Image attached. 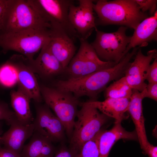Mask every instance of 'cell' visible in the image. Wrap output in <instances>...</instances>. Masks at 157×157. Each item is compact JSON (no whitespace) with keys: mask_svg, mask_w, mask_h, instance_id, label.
Segmentation results:
<instances>
[{"mask_svg":"<svg viewBox=\"0 0 157 157\" xmlns=\"http://www.w3.org/2000/svg\"><path fill=\"white\" fill-rule=\"evenodd\" d=\"M29 142L24 145L21 157H53L56 152L52 142L34 131Z\"/></svg>","mask_w":157,"mask_h":157,"instance_id":"20","label":"cell"},{"mask_svg":"<svg viewBox=\"0 0 157 157\" xmlns=\"http://www.w3.org/2000/svg\"><path fill=\"white\" fill-rule=\"evenodd\" d=\"M48 44L42 48L35 59L29 60L34 72L45 78H50L64 71L61 64L51 52Z\"/></svg>","mask_w":157,"mask_h":157,"instance_id":"14","label":"cell"},{"mask_svg":"<svg viewBox=\"0 0 157 157\" xmlns=\"http://www.w3.org/2000/svg\"><path fill=\"white\" fill-rule=\"evenodd\" d=\"M35 103L36 115L32 123L34 131L52 142L62 141L64 139L65 133L62 122L46 104Z\"/></svg>","mask_w":157,"mask_h":157,"instance_id":"9","label":"cell"},{"mask_svg":"<svg viewBox=\"0 0 157 157\" xmlns=\"http://www.w3.org/2000/svg\"><path fill=\"white\" fill-rule=\"evenodd\" d=\"M120 72L116 66L96 71L84 77L57 81L56 88L72 93L76 98L87 96L95 100L110 82L118 79Z\"/></svg>","mask_w":157,"mask_h":157,"instance_id":"3","label":"cell"},{"mask_svg":"<svg viewBox=\"0 0 157 157\" xmlns=\"http://www.w3.org/2000/svg\"><path fill=\"white\" fill-rule=\"evenodd\" d=\"M79 39L80 42V46L77 53L80 56L90 61L101 65L106 64L109 62L101 60L87 39L82 38H79Z\"/></svg>","mask_w":157,"mask_h":157,"instance_id":"25","label":"cell"},{"mask_svg":"<svg viewBox=\"0 0 157 157\" xmlns=\"http://www.w3.org/2000/svg\"><path fill=\"white\" fill-rule=\"evenodd\" d=\"M0 157H2L0 154Z\"/></svg>","mask_w":157,"mask_h":157,"instance_id":"35","label":"cell"},{"mask_svg":"<svg viewBox=\"0 0 157 157\" xmlns=\"http://www.w3.org/2000/svg\"><path fill=\"white\" fill-rule=\"evenodd\" d=\"M17 83L16 72L7 61L0 66V86L9 87Z\"/></svg>","mask_w":157,"mask_h":157,"instance_id":"26","label":"cell"},{"mask_svg":"<svg viewBox=\"0 0 157 157\" xmlns=\"http://www.w3.org/2000/svg\"><path fill=\"white\" fill-rule=\"evenodd\" d=\"M143 151L149 157H157V146H154L149 142Z\"/></svg>","mask_w":157,"mask_h":157,"instance_id":"32","label":"cell"},{"mask_svg":"<svg viewBox=\"0 0 157 157\" xmlns=\"http://www.w3.org/2000/svg\"><path fill=\"white\" fill-rule=\"evenodd\" d=\"M103 131L101 129L94 137L85 143L75 157H99V141Z\"/></svg>","mask_w":157,"mask_h":157,"instance_id":"24","label":"cell"},{"mask_svg":"<svg viewBox=\"0 0 157 157\" xmlns=\"http://www.w3.org/2000/svg\"><path fill=\"white\" fill-rule=\"evenodd\" d=\"M10 95L11 106L19 121L25 125L32 123L34 118L30 109L29 97L19 88L11 90Z\"/></svg>","mask_w":157,"mask_h":157,"instance_id":"21","label":"cell"},{"mask_svg":"<svg viewBox=\"0 0 157 157\" xmlns=\"http://www.w3.org/2000/svg\"><path fill=\"white\" fill-rule=\"evenodd\" d=\"M133 62L130 63L125 73L124 77L131 88L141 92L146 88L145 81L148 74L150 63L156 56V50L149 51L144 55L139 48Z\"/></svg>","mask_w":157,"mask_h":157,"instance_id":"11","label":"cell"},{"mask_svg":"<svg viewBox=\"0 0 157 157\" xmlns=\"http://www.w3.org/2000/svg\"><path fill=\"white\" fill-rule=\"evenodd\" d=\"M130 98H107L104 101L90 100L84 103L93 107L108 117L121 122L127 119Z\"/></svg>","mask_w":157,"mask_h":157,"instance_id":"17","label":"cell"},{"mask_svg":"<svg viewBox=\"0 0 157 157\" xmlns=\"http://www.w3.org/2000/svg\"><path fill=\"white\" fill-rule=\"evenodd\" d=\"M50 30L51 38L48 44L49 49L65 70L76 50L74 40L60 27L51 28Z\"/></svg>","mask_w":157,"mask_h":157,"instance_id":"12","label":"cell"},{"mask_svg":"<svg viewBox=\"0 0 157 157\" xmlns=\"http://www.w3.org/2000/svg\"><path fill=\"white\" fill-rule=\"evenodd\" d=\"M80 105L81 107L77 113V119L74 124L69 147L76 154L85 143L101 129L109 117L84 102Z\"/></svg>","mask_w":157,"mask_h":157,"instance_id":"5","label":"cell"},{"mask_svg":"<svg viewBox=\"0 0 157 157\" xmlns=\"http://www.w3.org/2000/svg\"><path fill=\"white\" fill-rule=\"evenodd\" d=\"M50 28V24L40 16L27 0H14L7 14L3 29L1 31L14 32Z\"/></svg>","mask_w":157,"mask_h":157,"instance_id":"7","label":"cell"},{"mask_svg":"<svg viewBox=\"0 0 157 157\" xmlns=\"http://www.w3.org/2000/svg\"><path fill=\"white\" fill-rule=\"evenodd\" d=\"M148 83H157V58L154 59L150 64L146 78Z\"/></svg>","mask_w":157,"mask_h":157,"instance_id":"30","label":"cell"},{"mask_svg":"<svg viewBox=\"0 0 157 157\" xmlns=\"http://www.w3.org/2000/svg\"><path fill=\"white\" fill-rule=\"evenodd\" d=\"M0 154L2 157H21L20 156L1 147H0Z\"/></svg>","mask_w":157,"mask_h":157,"instance_id":"33","label":"cell"},{"mask_svg":"<svg viewBox=\"0 0 157 157\" xmlns=\"http://www.w3.org/2000/svg\"><path fill=\"white\" fill-rule=\"evenodd\" d=\"M127 28L122 26L117 31L110 33L95 29V38L90 44L101 60L117 64L125 56L131 38L126 34Z\"/></svg>","mask_w":157,"mask_h":157,"instance_id":"6","label":"cell"},{"mask_svg":"<svg viewBox=\"0 0 157 157\" xmlns=\"http://www.w3.org/2000/svg\"><path fill=\"white\" fill-rule=\"evenodd\" d=\"M116 64L110 62L106 64H99L85 59L76 53L71 60L64 72L68 75V79H76L111 67Z\"/></svg>","mask_w":157,"mask_h":157,"instance_id":"19","label":"cell"},{"mask_svg":"<svg viewBox=\"0 0 157 157\" xmlns=\"http://www.w3.org/2000/svg\"><path fill=\"white\" fill-rule=\"evenodd\" d=\"M70 23L76 31L78 38L87 39L93 30L89 27L81 6H76L74 3L70 6L69 11Z\"/></svg>","mask_w":157,"mask_h":157,"instance_id":"22","label":"cell"},{"mask_svg":"<svg viewBox=\"0 0 157 157\" xmlns=\"http://www.w3.org/2000/svg\"><path fill=\"white\" fill-rule=\"evenodd\" d=\"M76 153L69 148L62 146L55 153L53 157H75Z\"/></svg>","mask_w":157,"mask_h":157,"instance_id":"31","label":"cell"},{"mask_svg":"<svg viewBox=\"0 0 157 157\" xmlns=\"http://www.w3.org/2000/svg\"><path fill=\"white\" fill-rule=\"evenodd\" d=\"M3 124L2 122L0 121V147L2 145L1 136L3 134V131L2 129Z\"/></svg>","mask_w":157,"mask_h":157,"instance_id":"34","label":"cell"},{"mask_svg":"<svg viewBox=\"0 0 157 157\" xmlns=\"http://www.w3.org/2000/svg\"><path fill=\"white\" fill-rule=\"evenodd\" d=\"M29 3L51 28L59 26L74 40L78 38L76 32L70 23L69 11L72 0H27Z\"/></svg>","mask_w":157,"mask_h":157,"instance_id":"8","label":"cell"},{"mask_svg":"<svg viewBox=\"0 0 157 157\" xmlns=\"http://www.w3.org/2000/svg\"><path fill=\"white\" fill-rule=\"evenodd\" d=\"M142 92L144 98H148L157 101V83H148Z\"/></svg>","mask_w":157,"mask_h":157,"instance_id":"29","label":"cell"},{"mask_svg":"<svg viewBox=\"0 0 157 157\" xmlns=\"http://www.w3.org/2000/svg\"><path fill=\"white\" fill-rule=\"evenodd\" d=\"M98 19L96 24L120 25L134 29L148 17L135 0H99L93 5Z\"/></svg>","mask_w":157,"mask_h":157,"instance_id":"1","label":"cell"},{"mask_svg":"<svg viewBox=\"0 0 157 157\" xmlns=\"http://www.w3.org/2000/svg\"><path fill=\"white\" fill-rule=\"evenodd\" d=\"M104 90L106 98H130L133 91L124 76L114 81Z\"/></svg>","mask_w":157,"mask_h":157,"instance_id":"23","label":"cell"},{"mask_svg":"<svg viewBox=\"0 0 157 157\" xmlns=\"http://www.w3.org/2000/svg\"><path fill=\"white\" fill-rule=\"evenodd\" d=\"M144 98L142 92L133 90L128 109V112L134 124L138 140L143 151L149 143L146 134L143 113L142 101Z\"/></svg>","mask_w":157,"mask_h":157,"instance_id":"15","label":"cell"},{"mask_svg":"<svg viewBox=\"0 0 157 157\" xmlns=\"http://www.w3.org/2000/svg\"><path fill=\"white\" fill-rule=\"evenodd\" d=\"M9 129L1 136L2 145L3 148L20 156L24 144L34 132L33 123L25 125L18 120L14 122Z\"/></svg>","mask_w":157,"mask_h":157,"instance_id":"13","label":"cell"},{"mask_svg":"<svg viewBox=\"0 0 157 157\" xmlns=\"http://www.w3.org/2000/svg\"><path fill=\"white\" fill-rule=\"evenodd\" d=\"M42 99L63 124L65 133L71 137L80 104L78 99L69 92L45 85L40 86Z\"/></svg>","mask_w":157,"mask_h":157,"instance_id":"4","label":"cell"},{"mask_svg":"<svg viewBox=\"0 0 157 157\" xmlns=\"http://www.w3.org/2000/svg\"><path fill=\"white\" fill-rule=\"evenodd\" d=\"M14 0H0V31L3 28L8 11Z\"/></svg>","mask_w":157,"mask_h":157,"instance_id":"28","label":"cell"},{"mask_svg":"<svg viewBox=\"0 0 157 157\" xmlns=\"http://www.w3.org/2000/svg\"><path fill=\"white\" fill-rule=\"evenodd\" d=\"M50 38V29L0 31V47L3 53L15 51L31 61L35 55L49 43Z\"/></svg>","mask_w":157,"mask_h":157,"instance_id":"2","label":"cell"},{"mask_svg":"<svg viewBox=\"0 0 157 157\" xmlns=\"http://www.w3.org/2000/svg\"><path fill=\"white\" fill-rule=\"evenodd\" d=\"M141 10L143 13L149 11L153 15L157 11V2L156 0H135Z\"/></svg>","mask_w":157,"mask_h":157,"instance_id":"27","label":"cell"},{"mask_svg":"<svg viewBox=\"0 0 157 157\" xmlns=\"http://www.w3.org/2000/svg\"><path fill=\"white\" fill-rule=\"evenodd\" d=\"M121 122H115L111 129L103 130L99 141V157H108L113 146L119 140H138L135 131H126L122 126Z\"/></svg>","mask_w":157,"mask_h":157,"instance_id":"18","label":"cell"},{"mask_svg":"<svg viewBox=\"0 0 157 157\" xmlns=\"http://www.w3.org/2000/svg\"><path fill=\"white\" fill-rule=\"evenodd\" d=\"M7 61L14 69L17 75L18 88L35 102L42 100L40 86L29 60L22 55H14Z\"/></svg>","mask_w":157,"mask_h":157,"instance_id":"10","label":"cell"},{"mask_svg":"<svg viewBox=\"0 0 157 157\" xmlns=\"http://www.w3.org/2000/svg\"><path fill=\"white\" fill-rule=\"evenodd\" d=\"M133 35L125 50V55L132 48L145 46L147 43L157 40V11L151 16L141 22L134 29Z\"/></svg>","mask_w":157,"mask_h":157,"instance_id":"16","label":"cell"}]
</instances>
